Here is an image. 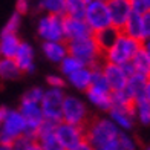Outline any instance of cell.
Masks as SVG:
<instances>
[{
    "label": "cell",
    "mask_w": 150,
    "mask_h": 150,
    "mask_svg": "<svg viewBox=\"0 0 150 150\" xmlns=\"http://www.w3.org/2000/svg\"><path fill=\"white\" fill-rule=\"evenodd\" d=\"M121 130L112 120L89 118L84 126V139L93 150H120Z\"/></svg>",
    "instance_id": "1"
},
{
    "label": "cell",
    "mask_w": 150,
    "mask_h": 150,
    "mask_svg": "<svg viewBox=\"0 0 150 150\" xmlns=\"http://www.w3.org/2000/svg\"><path fill=\"white\" fill-rule=\"evenodd\" d=\"M67 52L74 58H77L84 67H98L103 64V52L98 47L97 42H95L93 35L87 37L83 40H75V42H67Z\"/></svg>",
    "instance_id": "2"
},
{
    "label": "cell",
    "mask_w": 150,
    "mask_h": 150,
    "mask_svg": "<svg viewBox=\"0 0 150 150\" xmlns=\"http://www.w3.org/2000/svg\"><path fill=\"white\" fill-rule=\"evenodd\" d=\"M141 45H142L141 42L133 40L121 32L120 37L115 40V43L103 54V61L117 66L127 64L132 61L135 54L141 49Z\"/></svg>",
    "instance_id": "3"
},
{
    "label": "cell",
    "mask_w": 150,
    "mask_h": 150,
    "mask_svg": "<svg viewBox=\"0 0 150 150\" xmlns=\"http://www.w3.org/2000/svg\"><path fill=\"white\" fill-rule=\"evenodd\" d=\"M84 22L91 28L92 34L112 28V20H110L107 2H103V0H86Z\"/></svg>",
    "instance_id": "4"
},
{
    "label": "cell",
    "mask_w": 150,
    "mask_h": 150,
    "mask_svg": "<svg viewBox=\"0 0 150 150\" xmlns=\"http://www.w3.org/2000/svg\"><path fill=\"white\" fill-rule=\"evenodd\" d=\"M66 95L61 89H47L43 93L42 103H40V107H42L43 117L46 121L51 122H61L63 120V103H64Z\"/></svg>",
    "instance_id": "5"
},
{
    "label": "cell",
    "mask_w": 150,
    "mask_h": 150,
    "mask_svg": "<svg viewBox=\"0 0 150 150\" xmlns=\"http://www.w3.org/2000/svg\"><path fill=\"white\" fill-rule=\"evenodd\" d=\"M26 121L18 110H9L5 122L0 127V144L12 146L14 142L25 136Z\"/></svg>",
    "instance_id": "6"
},
{
    "label": "cell",
    "mask_w": 150,
    "mask_h": 150,
    "mask_svg": "<svg viewBox=\"0 0 150 150\" xmlns=\"http://www.w3.org/2000/svg\"><path fill=\"white\" fill-rule=\"evenodd\" d=\"M63 122L72 124L77 127H84L89 121L86 104L77 97L66 95L64 103H63Z\"/></svg>",
    "instance_id": "7"
},
{
    "label": "cell",
    "mask_w": 150,
    "mask_h": 150,
    "mask_svg": "<svg viewBox=\"0 0 150 150\" xmlns=\"http://www.w3.org/2000/svg\"><path fill=\"white\" fill-rule=\"evenodd\" d=\"M38 35L45 42H63L64 34H63V17L61 16H52L46 14L38 20L37 26Z\"/></svg>",
    "instance_id": "8"
},
{
    "label": "cell",
    "mask_w": 150,
    "mask_h": 150,
    "mask_svg": "<svg viewBox=\"0 0 150 150\" xmlns=\"http://www.w3.org/2000/svg\"><path fill=\"white\" fill-rule=\"evenodd\" d=\"M55 136L63 150H72L81 141H84V127H77L61 121L55 127Z\"/></svg>",
    "instance_id": "9"
},
{
    "label": "cell",
    "mask_w": 150,
    "mask_h": 150,
    "mask_svg": "<svg viewBox=\"0 0 150 150\" xmlns=\"http://www.w3.org/2000/svg\"><path fill=\"white\" fill-rule=\"evenodd\" d=\"M101 71H103V75H104V78L107 81V86H109V89H110V93L121 92V91L126 89L129 77L126 75V72L122 71L121 66L110 64V63L103 61V64H101Z\"/></svg>",
    "instance_id": "10"
},
{
    "label": "cell",
    "mask_w": 150,
    "mask_h": 150,
    "mask_svg": "<svg viewBox=\"0 0 150 150\" xmlns=\"http://www.w3.org/2000/svg\"><path fill=\"white\" fill-rule=\"evenodd\" d=\"M63 34H64L66 43L75 42V40H83L93 35L84 20H77L71 17H63Z\"/></svg>",
    "instance_id": "11"
},
{
    "label": "cell",
    "mask_w": 150,
    "mask_h": 150,
    "mask_svg": "<svg viewBox=\"0 0 150 150\" xmlns=\"http://www.w3.org/2000/svg\"><path fill=\"white\" fill-rule=\"evenodd\" d=\"M107 6H109V12H110L112 26L115 29L121 31L124 28L129 16L132 14L130 2L129 0H110V2H107Z\"/></svg>",
    "instance_id": "12"
},
{
    "label": "cell",
    "mask_w": 150,
    "mask_h": 150,
    "mask_svg": "<svg viewBox=\"0 0 150 150\" xmlns=\"http://www.w3.org/2000/svg\"><path fill=\"white\" fill-rule=\"evenodd\" d=\"M14 61L17 63L18 69L22 74H32L35 66H34V49L32 46L22 42L20 43V47L14 57Z\"/></svg>",
    "instance_id": "13"
},
{
    "label": "cell",
    "mask_w": 150,
    "mask_h": 150,
    "mask_svg": "<svg viewBox=\"0 0 150 150\" xmlns=\"http://www.w3.org/2000/svg\"><path fill=\"white\" fill-rule=\"evenodd\" d=\"M42 51L45 54V57L49 61H52V63H61L69 55L66 42H43Z\"/></svg>",
    "instance_id": "14"
},
{
    "label": "cell",
    "mask_w": 150,
    "mask_h": 150,
    "mask_svg": "<svg viewBox=\"0 0 150 150\" xmlns=\"http://www.w3.org/2000/svg\"><path fill=\"white\" fill-rule=\"evenodd\" d=\"M17 34H2L0 35V58H14L20 47Z\"/></svg>",
    "instance_id": "15"
},
{
    "label": "cell",
    "mask_w": 150,
    "mask_h": 150,
    "mask_svg": "<svg viewBox=\"0 0 150 150\" xmlns=\"http://www.w3.org/2000/svg\"><path fill=\"white\" fill-rule=\"evenodd\" d=\"M87 95V100L91 103L101 109V110H110L112 109V93L110 92H104V91H100V89H93V87H89L86 91Z\"/></svg>",
    "instance_id": "16"
},
{
    "label": "cell",
    "mask_w": 150,
    "mask_h": 150,
    "mask_svg": "<svg viewBox=\"0 0 150 150\" xmlns=\"http://www.w3.org/2000/svg\"><path fill=\"white\" fill-rule=\"evenodd\" d=\"M146 80L147 78L141 77V75H138V74H133L132 77H129L124 92L133 100V103H135V101H138V100H141V98H144Z\"/></svg>",
    "instance_id": "17"
},
{
    "label": "cell",
    "mask_w": 150,
    "mask_h": 150,
    "mask_svg": "<svg viewBox=\"0 0 150 150\" xmlns=\"http://www.w3.org/2000/svg\"><path fill=\"white\" fill-rule=\"evenodd\" d=\"M67 81L78 91H87L92 83V69L89 67H81L77 72L71 74L67 77Z\"/></svg>",
    "instance_id": "18"
},
{
    "label": "cell",
    "mask_w": 150,
    "mask_h": 150,
    "mask_svg": "<svg viewBox=\"0 0 150 150\" xmlns=\"http://www.w3.org/2000/svg\"><path fill=\"white\" fill-rule=\"evenodd\" d=\"M130 64L133 67L135 74H138L144 78H150V58L146 54V51L142 49V45H141V49L136 52L135 57L132 58Z\"/></svg>",
    "instance_id": "19"
},
{
    "label": "cell",
    "mask_w": 150,
    "mask_h": 150,
    "mask_svg": "<svg viewBox=\"0 0 150 150\" xmlns=\"http://www.w3.org/2000/svg\"><path fill=\"white\" fill-rule=\"evenodd\" d=\"M120 34H121V31L115 29L113 26H112V28H107V29L101 31V32L93 34V38H95V42H97L98 47L101 49V52L104 54L109 47L115 43V40L120 37Z\"/></svg>",
    "instance_id": "20"
},
{
    "label": "cell",
    "mask_w": 150,
    "mask_h": 150,
    "mask_svg": "<svg viewBox=\"0 0 150 150\" xmlns=\"http://www.w3.org/2000/svg\"><path fill=\"white\" fill-rule=\"evenodd\" d=\"M110 120L115 122L120 130H130L133 127V118L135 113L133 112H127V110H121V109H110Z\"/></svg>",
    "instance_id": "21"
},
{
    "label": "cell",
    "mask_w": 150,
    "mask_h": 150,
    "mask_svg": "<svg viewBox=\"0 0 150 150\" xmlns=\"http://www.w3.org/2000/svg\"><path fill=\"white\" fill-rule=\"evenodd\" d=\"M121 32L124 34V35L133 38V40L141 42V16L136 14V12H132V14L129 16V18H127L124 28L121 29Z\"/></svg>",
    "instance_id": "22"
},
{
    "label": "cell",
    "mask_w": 150,
    "mask_h": 150,
    "mask_svg": "<svg viewBox=\"0 0 150 150\" xmlns=\"http://www.w3.org/2000/svg\"><path fill=\"white\" fill-rule=\"evenodd\" d=\"M86 0H64V17L84 20Z\"/></svg>",
    "instance_id": "23"
},
{
    "label": "cell",
    "mask_w": 150,
    "mask_h": 150,
    "mask_svg": "<svg viewBox=\"0 0 150 150\" xmlns=\"http://www.w3.org/2000/svg\"><path fill=\"white\" fill-rule=\"evenodd\" d=\"M20 75H22V72H20L14 58H0V78L16 80Z\"/></svg>",
    "instance_id": "24"
},
{
    "label": "cell",
    "mask_w": 150,
    "mask_h": 150,
    "mask_svg": "<svg viewBox=\"0 0 150 150\" xmlns=\"http://www.w3.org/2000/svg\"><path fill=\"white\" fill-rule=\"evenodd\" d=\"M38 6L46 11V14L64 17V0H43Z\"/></svg>",
    "instance_id": "25"
},
{
    "label": "cell",
    "mask_w": 150,
    "mask_h": 150,
    "mask_svg": "<svg viewBox=\"0 0 150 150\" xmlns=\"http://www.w3.org/2000/svg\"><path fill=\"white\" fill-rule=\"evenodd\" d=\"M135 117H138L142 124H150V103L146 98L135 101Z\"/></svg>",
    "instance_id": "26"
},
{
    "label": "cell",
    "mask_w": 150,
    "mask_h": 150,
    "mask_svg": "<svg viewBox=\"0 0 150 150\" xmlns=\"http://www.w3.org/2000/svg\"><path fill=\"white\" fill-rule=\"evenodd\" d=\"M91 87L104 91V92H110V89H109V86H107V81H106L104 75H103V71H101V66L93 67V69H92V83H91Z\"/></svg>",
    "instance_id": "27"
},
{
    "label": "cell",
    "mask_w": 150,
    "mask_h": 150,
    "mask_svg": "<svg viewBox=\"0 0 150 150\" xmlns=\"http://www.w3.org/2000/svg\"><path fill=\"white\" fill-rule=\"evenodd\" d=\"M81 67H84V66L81 64L77 58H74L72 55H67V57L60 63V69H61V72H63L66 77H69L71 74L77 72L78 69H81Z\"/></svg>",
    "instance_id": "28"
},
{
    "label": "cell",
    "mask_w": 150,
    "mask_h": 150,
    "mask_svg": "<svg viewBox=\"0 0 150 150\" xmlns=\"http://www.w3.org/2000/svg\"><path fill=\"white\" fill-rule=\"evenodd\" d=\"M43 93H45L43 89H40V87H32L28 92H25V95L22 97V101H25V103L40 104L42 103V98H43Z\"/></svg>",
    "instance_id": "29"
},
{
    "label": "cell",
    "mask_w": 150,
    "mask_h": 150,
    "mask_svg": "<svg viewBox=\"0 0 150 150\" xmlns=\"http://www.w3.org/2000/svg\"><path fill=\"white\" fill-rule=\"evenodd\" d=\"M20 18H22V16L17 14V12H14V14L9 17L8 22H6L2 34H17V29L20 26Z\"/></svg>",
    "instance_id": "30"
},
{
    "label": "cell",
    "mask_w": 150,
    "mask_h": 150,
    "mask_svg": "<svg viewBox=\"0 0 150 150\" xmlns=\"http://www.w3.org/2000/svg\"><path fill=\"white\" fill-rule=\"evenodd\" d=\"M130 8H132V12L142 16L150 11V0H132Z\"/></svg>",
    "instance_id": "31"
},
{
    "label": "cell",
    "mask_w": 150,
    "mask_h": 150,
    "mask_svg": "<svg viewBox=\"0 0 150 150\" xmlns=\"http://www.w3.org/2000/svg\"><path fill=\"white\" fill-rule=\"evenodd\" d=\"M150 38V11L141 16V42Z\"/></svg>",
    "instance_id": "32"
},
{
    "label": "cell",
    "mask_w": 150,
    "mask_h": 150,
    "mask_svg": "<svg viewBox=\"0 0 150 150\" xmlns=\"http://www.w3.org/2000/svg\"><path fill=\"white\" fill-rule=\"evenodd\" d=\"M120 150H136V142L124 132L120 135Z\"/></svg>",
    "instance_id": "33"
},
{
    "label": "cell",
    "mask_w": 150,
    "mask_h": 150,
    "mask_svg": "<svg viewBox=\"0 0 150 150\" xmlns=\"http://www.w3.org/2000/svg\"><path fill=\"white\" fill-rule=\"evenodd\" d=\"M46 81H47V84L51 86V89H63L64 84H66L64 78L58 77V75H49V77L46 78Z\"/></svg>",
    "instance_id": "34"
},
{
    "label": "cell",
    "mask_w": 150,
    "mask_h": 150,
    "mask_svg": "<svg viewBox=\"0 0 150 150\" xmlns=\"http://www.w3.org/2000/svg\"><path fill=\"white\" fill-rule=\"evenodd\" d=\"M28 9H29V3H28V2H25V0H20V2H17V5H16V12H17V14L23 16V14H26V12H28Z\"/></svg>",
    "instance_id": "35"
},
{
    "label": "cell",
    "mask_w": 150,
    "mask_h": 150,
    "mask_svg": "<svg viewBox=\"0 0 150 150\" xmlns=\"http://www.w3.org/2000/svg\"><path fill=\"white\" fill-rule=\"evenodd\" d=\"M72 150H93V149L91 147V144H89V142H87V141L84 139V141H81L78 146H75Z\"/></svg>",
    "instance_id": "36"
},
{
    "label": "cell",
    "mask_w": 150,
    "mask_h": 150,
    "mask_svg": "<svg viewBox=\"0 0 150 150\" xmlns=\"http://www.w3.org/2000/svg\"><path fill=\"white\" fill-rule=\"evenodd\" d=\"M8 112H9V109H8V107H5V106H2V107H0V127H2V124L5 122V120H6V115H8Z\"/></svg>",
    "instance_id": "37"
},
{
    "label": "cell",
    "mask_w": 150,
    "mask_h": 150,
    "mask_svg": "<svg viewBox=\"0 0 150 150\" xmlns=\"http://www.w3.org/2000/svg\"><path fill=\"white\" fill-rule=\"evenodd\" d=\"M144 98L150 103V78L146 80V87H144Z\"/></svg>",
    "instance_id": "38"
},
{
    "label": "cell",
    "mask_w": 150,
    "mask_h": 150,
    "mask_svg": "<svg viewBox=\"0 0 150 150\" xmlns=\"http://www.w3.org/2000/svg\"><path fill=\"white\" fill-rule=\"evenodd\" d=\"M142 49L146 51V54H147L149 58H150V38L146 40V42H142Z\"/></svg>",
    "instance_id": "39"
},
{
    "label": "cell",
    "mask_w": 150,
    "mask_h": 150,
    "mask_svg": "<svg viewBox=\"0 0 150 150\" xmlns=\"http://www.w3.org/2000/svg\"><path fill=\"white\" fill-rule=\"evenodd\" d=\"M29 150H43V149L38 146V142H37V141H34L32 144H31V147H29Z\"/></svg>",
    "instance_id": "40"
},
{
    "label": "cell",
    "mask_w": 150,
    "mask_h": 150,
    "mask_svg": "<svg viewBox=\"0 0 150 150\" xmlns=\"http://www.w3.org/2000/svg\"><path fill=\"white\" fill-rule=\"evenodd\" d=\"M0 150H14L12 146H5V144H0Z\"/></svg>",
    "instance_id": "41"
},
{
    "label": "cell",
    "mask_w": 150,
    "mask_h": 150,
    "mask_svg": "<svg viewBox=\"0 0 150 150\" xmlns=\"http://www.w3.org/2000/svg\"><path fill=\"white\" fill-rule=\"evenodd\" d=\"M144 150H150V146H149V147H146V149H144Z\"/></svg>",
    "instance_id": "42"
}]
</instances>
